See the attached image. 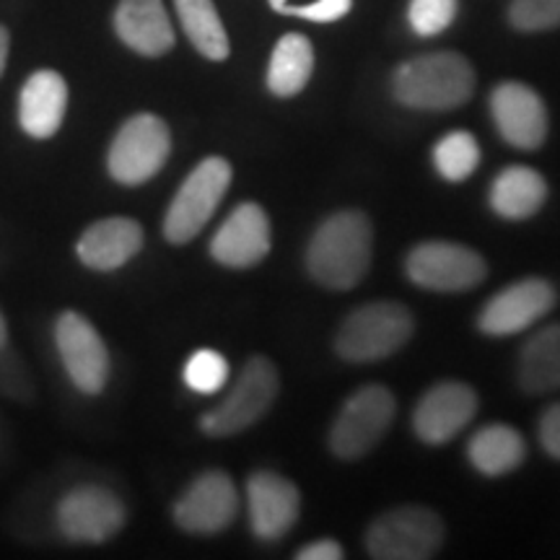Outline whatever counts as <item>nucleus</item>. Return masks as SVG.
<instances>
[{
	"instance_id": "14",
	"label": "nucleus",
	"mask_w": 560,
	"mask_h": 560,
	"mask_svg": "<svg viewBox=\"0 0 560 560\" xmlns=\"http://www.w3.org/2000/svg\"><path fill=\"white\" fill-rule=\"evenodd\" d=\"M556 306V289L542 278H524L495 293L480 312V330L493 338L524 332Z\"/></svg>"
},
{
	"instance_id": "4",
	"label": "nucleus",
	"mask_w": 560,
	"mask_h": 560,
	"mask_svg": "<svg viewBox=\"0 0 560 560\" xmlns=\"http://www.w3.org/2000/svg\"><path fill=\"white\" fill-rule=\"evenodd\" d=\"M278 397V369L270 359L255 355L244 363L240 380L226 395V400L215 405L200 418V429L206 436L226 439L247 431L260 420L272 400Z\"/></svg>"
},
{
	"instance_id": "29",
	"label": "nucleus",
	"mask_w": 560,
	"mask_h": 560,
	"mask_svg": "<svg viewBox=\"0 0 560 560\" xmlns=\"http://www.w3.org/2000/svg\"><path fill=\"white\" fill-rule=\"evenodd\" d=\"M457 16V0H412L410 24L420 37L444 32Z\"/></svg>"
},
{
	"instance_id": "23",
	"label": "nucleus",
	"mask_w": 560,
	"mask_h": 560,
	"mask_svg": "<svg viewBox=\"0 0 560 560\" xmlns=\"http://www.w3.org/2000/svg\"><path fill=\"white\" fill-rule=\"evenodd\" d=\"M520 384L529 395L560 389V325H548L527 340L520 353Z\"/></svg>"
},
{
	"instance_id": "22",
	"label": "nucleus",
	"mask_w": 560,
	"mask_h": 560,
	"mask_svg": "<svg viewBox=\"0 0 560 560\" xmlns=\"http://www.w3.org/2000/svg\"><path fill=\"white\" fill-rule=\"evenodd\" d=\"M467 457L472 467L488 478L514 472L527 457V446L520 431L511 429L506 423H490L480 429L467 444Z\"/></svg>"
},
{
	"instance_id": "28",
	"label": "nucleus",
	"mask_w": 560,
	"mask_h": 560,
	"mask_svg": "<svg viewBox=\"0 0 560 560\" xmlns=\"http://www.w3.org/2000/svg\"><path fill=\"white\" fill-rule=\"evenodd\" d=\"M509 21L520 32H545L560 26V0H514Z\"/></svg>"
},
{
	"instance_id": "1",
	"label": "nucleus",
	"mask_w": 560,
	"mask_h": 560,
	"mask_svg": "<svg viewBox=\"0 0 560 560\" xmlns=\"http://www.w3.org/2000/svg\"><path fill=\"white\" fill-rule=\"evenodd\" d=\"M374 231L359 210H340L314 231L306 249V270L330 291H348L361 283L371 265Z\"/></svg>"
},
{
	"instance_id": "16",
	"label": "nucleus",
	"mask_w": 560,
	"mask_h": 560,
	"mask_svg": "<svg viewBox=\"0 0 560 560\" xmlns=\"http://www.w3.org/2000/svg\"><path fill=\"white\" fill-rule=\"evenodd\" d=\"M270 252V221L257 202H242L210 242V255L226 268L260 265Z\"/></svg>"
},
{
	"instance_id": "20",
	"label": "nucleus",
	"mask_w": 560,
	"mask_h": 560,
	"mask_svg": "<svg viewBox=\"0 0 560 560\" xmlns=\"http://www.w3.org/2000/svg\"><path fill=\"white\" fill-rule=\"evenodd\" d=\"M115 32L130 50L145 58H159L174 47L164 0H120L115 11Z\"/></svg>"
},
{
	"instance_id": "10",
	"label": "nucleus",
	"mask_w": 560,
	"mask_h": 560,
	"mask_svg": "<svg viewBox=\"0 0 560 560\" xmlns=\"http://www.w3.org/2000/svg\"><path fill=\"white\" fill-rule=\"evenodd\" d=\"M55 342L70 382L83 395H100L109 380V353L96 327L79 312H62L55 325Z\"/></svg>"
},
{
	"instance_id": "3",
	"label": "nucleus",
	"mask_w": 560,
	"mask_h": 560,
	"mask_svg": "<svg viewBox=\"0 0 560 560\" xmlns=\"http://www.w3.org/2000/svg\"><path fill=\"white\" fill-rule=\"evenodd\" d=\"M416 319L397 301H371L350 312L335 338V350L350 363H371L395 355L408 346Z\"/></svg>"
},
{
	"instance_id": "12",
	"label": "nucleus",
	"mask_w": 560,
	"mask_h": 560,
	"mask_svg": "<svg viewBox=\"0 0 560 560\" xmlns=\"http://www.w3.org/2000/svg\"><path fill=\"white\" fill-rule=\"evenodd\" d=\"M478 412V395L465 382H439L420 397L412 412L416 436L431 446L452 441Z\"/></svg>"
},
{
	"instance_id": "21",
	"label": "nucleus",
	"mask_w": 560,
	"mask_h": 560,
	"mask_svg": "<svg viewBox=\"0 0 560 560\" xmlns=\"http://www.w3.org/2000/svg\"><path fill=\"white\" fill-rule=\"evenodd\" d=\"M548 200V182L529 166H509L490 185V208L509 221L532 219Z\"/></svg>"
},
{
	"instance_id": "19",
	"label": "nucleus",
	"mask_w": 560,
	"mask_h": 560,
	"mask_svg": "<svg viewBox=\"0 0 560 560\" xmlns=\"http://www.w3.org/2000/svg\"><path fill=\"white\" fill-rule=\"evenodd\" d=\"M143 247V229L138 221L125 219V215H112V219L96 221L89 226L79 240V260L91 270L109 272L130 262Z\"/></svg>"
},
{
	"instance_id": "35",
	"label": "nucleus",
	"mask_w": 560,
	"mask_h": 560,
	"mask_svg": "<svg viewBox=\"0 0 560 560\" xmlns=\"http://www.w3.org/2000/svg\"><path fill=\"white\" fill-rule=\"evenodd\" d=\"M283 3H285V0H270V5H272V9H276V11H278Z\"/></svg>"
},
{
	"instance_id": "30",
	"label": "nucleus",
	"mask_w": 560,
	"mask_h": 560,
	"mask_svg": "<svg viewBox=\"0 0 560 560\" xmlns=\"http://www.w3.org/2000/svg\"><path fill=\"white\" fill-rule=\"evenodd\" d=\"M350 3L353 0H317L312 5H289L283 3L278 13H289V16L319 21V24H330V21H338L350 11Z\"/></svg>"
},
{
	"instance_id": "8",
	"label": "nucleus",
	"mask_w": 560,
	"mask_h": 560,
	"mask_svg": "<svg viewBox=\"0 0 560 560\" xmlns=\"http://www.w3.org/2000/svg\"><path fill=\"white\" fill-rule=\"evenodd\" d=\"M395 395L382 384H369L348 397L330 429V450L340 459H361L380 444L395 420Z\"/></svg>"
},
{
	"instance_id": "5",
	"label": "nucleus",
	"mask_w": 560,
	"mask_h": 560,
	"mask_svg": "<svg viewBox=\"0 0 560 560\" xmlns=\"http://www.w3.org/2000/svg\"><path fill=\"white\" fill-rule=\"evenodd\" d=\"M444 545V522L425 506H400L382 514L366 532V550L380 560H425Z\"/></svg>"
},
{
	"instance_id": "15",
	"label": "nucleus",
	"mask_w": 560,
	"mask_h": 560,
	"mask_svg": "<svg viewBox=\"0 0 560 560\" xmlns=\"http://www.w3.org/2000/svg\"><path fill=\"white\" fill-rule=\"evenodd\" d=\"M490 112L501 138L514 149L535 151L548 138V109L535 89L509 81L493 89Z\"/></svg>"
},
{
	"instance_id": "7",
	"label": "nucleus",
	"mask_w": 560,
	"mask_h": 560,
	"mask_svg": "<svg viewBox=\"0 0 560 560\" xmlns=\"http://www.w3.org/2000/svg\"><path fill=\"white\" fill-rule=\"evenodd\" d=\"M172 151V136L166 122L151 112H140L117 130L109 145L107 166L120 185H143L156 177Z\"/></svg>"
},
{
	"instance_id": "25",
	"label": "nucleus",
	"mask_w": 560,
	"mask_h": 560,
	"mask_svg": "<svg viewBox=\"0 0 560 560\" xmlns=\"http://www.w3.org/2000/svg\"><path fill=\"white\" fill-rule=\"evenodd\" d=\"M177 5L182 30L195 45L202 58L226 60L229 58V34L215 11L213 0H174Z\"/></svg>"
},
{
	"instance_id": "17",
	"label": "nucleus",
	"mask_w": 560,
	"mask_h": 560,
	"mask_svg": "<svg viewBox=\"0 0 560 560\" xmlns=\"http://www.w3.org/2000/svg\"><path fill=\"white\" fill-rule=\"evenodd\" d=\"M249 524L260 540H280L299 520V488L283 475L255 472L247 482Z\"/></svg>"
},
{
	"instance_id": "31",
	"label": "nucleus",
	"mask_w": 560,
	"mask_h": 560,
	"mask_svg": "<svg viewBox=\"0 0 560 560\" xmlns=\"http://www.w3.org/2000/svg\"><path fill=\"white\" fill-rule=\"evenodd\" d=\"M540 444L550 457L560 459V402L550 405L540 418Z\"/></svg>"
},
{
	"instance_id": "27",
	"label": "nucleus",
	"mask_w": 560,
	"mask_h": 560,
	"mask_svg": "<svg viewBox=\"0 0 560 560\" xmlns=\"http://www.w3.org/2000/svg\"><path fill=\"white\" fill-rule=\"evenodd\" d=\"M229 380V363L219 350L202 348L198 353L190 355L185 366V382L187 387L198 395H213L219 392Z\"/></svg>"
},
{
	"instance_id": "33",
	"label": "nucleus",
	"mask_w": 560,
	"mask_h": 560,
	"mask_svg": "<svg viewBox=\"0 0 560 560\" xmlns=\"http://www.w3.org/2000/svg\"><path fill=\"white\" fill-rule=\"evenodd\" d=\"M9 47H11V37L5 26H0V75L5 70V60H9Z\"/></svg>"
},
{
	"instance_id": "24",
	"label": "nucleus",
	"mask_w": 560,
	"mask_h": 560,
	"mask_svg": "<svg viewBox=\"0 0 560 560\" xmlns=\"http://www.w3.org/2000/svg\"><path fill=\"white\" fill-rule=\"evenodd\" d=\"M314 70L312 42L301 34H285L272 50L268 68V86L276 96H296L304 91Z\"/></svg>"
},
{
	"instance_id": "6",
	"label": "nucleus",
	"mask_w": 560,
	"mask_h": 560,
	"mask_svg": "<svg viewBox=\"0 0 560 560\" xmlns=\"http://www.w3.org/2000/svg\"><path fill=\"white\" fill-rule=\"evenodd\" d=\"M231 185V166L226 159L208 156L182 182L164 219V236L172 244H187L206 229L210 215L221 206Z\"/></svg>"
},
{
	"instance_id": "11",
	"label": "nucleus",
	"mask_w": 560,
	"mask_h": 560,
	"mask_svg": "<svg viewBox=\"0 0 560 560\" xmlns=\"http://www.w3.org/2000/svg\"><path fill=\"white\" fill-rule=\"evenodd\" d=\"M125 503L102 486L73 488L58 506V527L70 542H107L125 527Z\"/></svg>"
},
{
	"instance_id": "18",
	"label": "nucleus",
	"mask_w": 560,
	"mask_h": 560,
	"mask_svg": "<svg viewBox=\"0 0 560 560\" xmlns=\"http://www.w3.org/2000/svg\"><path fill=\"white\" fill-rule=\"evenodd\" d=\"M68 109V83L55 70H37L19 96V125L30 138L47 140L60 130Z\"/></svg>"
},
{
	"instance_id": "26",
	"label": "nucleus",
	"mask_w": 560,
	"mask_h": 560,
	"mask_svg": "<svg viewBox=\"0 0 560 560\" xmlns=\"http://www.w3.org/2000/svg\"><path fill=\"white\" fill-rule=\"evenodd\" d=\"M436 172L450 182H465L480 164V145L472 132L454 130L444 136L433 149Z\"/></svg>"
},
{
	"instance_id": "2",
	"label": "nucleus",
	"mask_w": 560,
	"mask_h": 560,
	"mask_svg": "<svg viewBox=\"0 0 560 560\" xmlns=\"http://www.w3.org/2000/svg\"><path fill=\"white\" fill-rule=\"evenodd\" d=\"M392 89L397 102L410 109H454L470 102L475 70L457 52L420 55L395 70Z\"/></svg>"
},
{
	"instance_id": "9",
	"label": "nucleus",
	"mask_w": 560,
	"mask_h": 560,
	"mask_svg": "<svg viewBox=\"0 0 560 560\" xmlns=\"http://www.w3.org/2000/svg\"><path fill=\"white\" fill-rule=\"evenodd\" d=\"M405 272L420 289L439 293L470 291L486 278V260L478 252L452 242H423L408 255Z\"/></svg>"
},
{
	"instance_id": "13",
	"label": "nucleus",
	"mask_w": 560,
	"mask_h": 560,
	"mask_svg": "<svg viewBox=\"0 0 560 560\" xmlns=\"http://www.w3.org/2000/svg\"><path fill=\"white\" fill-rule=\"evenodd\" d=\"M240 509L234 482L226 472H202L174 503V522L192 535H215L234 522Z\"/></svg>"
},
{
	"instance_id": "34",
	"label": "nucleus",
	"mask_w": 560,
	"mask_h": 560,
	"mask_svg": "<svg viewBox=\"0 0 560 560\" xmlns=\"http://www.w3.org/2000/svg\"><path fill=\"white\" fill-rule=\"evenodd\" d=\"M5 340H9V327H5V319H3V314H0V350H3Z\"/></svg>"
},
{
	"instance_id": "32",
	"label": "nucleus",
	"mask_w": 560,
	"mask_h": 560,
	"mask_svg": "<svg viewBox=\"0 0 560 560\" xmlns=\"http://www.w3.org/2000/svg\"><path fill=\"white\" fill-rule=\"evenodd\" d=\"M342 548L335 540H317L299 550V560H340Z\"/></svg>"
}]
</instances>
